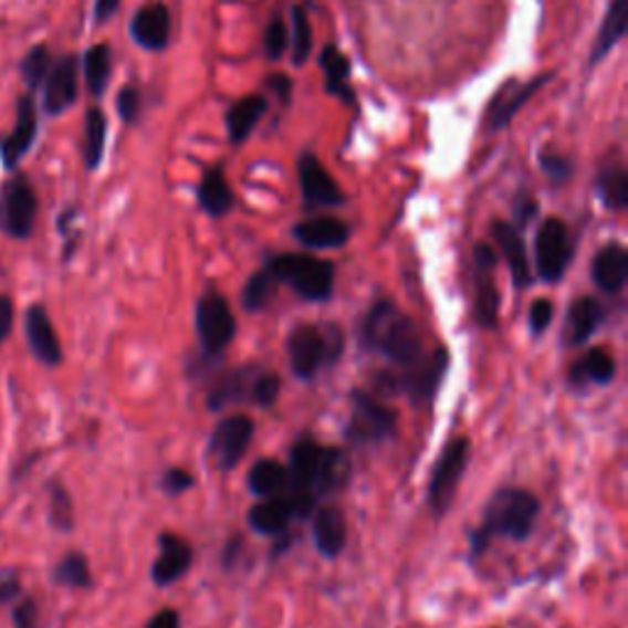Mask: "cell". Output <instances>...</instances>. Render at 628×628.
<instances>
[{"label":"cell","instance_id":"f5cc1de1","mask_svg":"<svg viewBox=\"0 0 628 628\" xmlns=\"http://www.w3.org/2000/svg\"><path fill=\"white\" fill-rule=\"evenodd\" d=\"M15 322V305L8 295H0V346L8 339V334L13 332Z\"/></svg>","mask_w":628,"mask_h":628},{"label":"cell","instance_id":"7bdbcfd3","mask_svg":"<svg viewBox=\"0 0 628 628\" xmlns=\"http://www.w3.org/2000/svg\"><path fill=\"white\" fill-rule=\"evenodd\" d=\"M280 398V378L271 371H258L251 386V402L258 408H273Z\"/></svg>","mask_w":628,"mask_h":628},{"label":"cell","instance_id":"7dc6e473","mask_svg":"<svg viewBox=\"0 0 628 628\" xmlns=\"http://www.w3.org/2000/svg\"><path fill=\"white\" fill-rule=\"evenodd\" d=\"M553 317H555V305H553V302L545 300V297L535 300L533 305H531V312H528V324H531L533 336H543L547 332L550 324H553Z\"/></svg>","mask_w":628,"mask_h":628},{"label":"cell","instance_id":"8d00e7d4","mask_svg":"<svg viewBox=\"0 0 628 628\" xmlns=\"http://www.w3.org/2000/svg\"><path fill=\"white\" fill-rule=\"evenodd\" d=\"M111 48L108 44H94L92 50L84 54V76H86V86L96 98L104 96L108 78H111Z\"/></svg>","mask_w":628,"mask_h":628},{"label":"cell","instance_id":"d590c367","mask_svg":"<svg viewBox=\"0 0 628 628\" xmlns=\"http://www.w3.org/2000/svg\"><path fill=\"white\" fill-rule=\"evenodd\" d=\"M106 133H108V123H106L104 111L101 108L88 111L86 128H84V163L88 170H96L101 160H104Z\"/></svg>","mask_w":628,"mask_h":628},{"label":"cell","instance_id":"5bb4252c","mask_svg":"<svg viewBox=\"0 0 628 628\" xmlns=\"http://www.w3.org/2000/svg\"><path fill=\"white\" fill-rule=\"evenodd\" d=\"M25 336L32 356L44 366H60L64 362L60 334L54 329L50 312L44 305H32L25 312Z\"/></svg>","mask_w":628,"mask_h":628},{"label":"cell","instance_id":"836d02e7","mask_svg":"<svg viewBox=\"0 0 628 628\" xmlns=\"http://www.w3.org/2000/svg\"><path fill=\"white\" fill-rule=\"evenodd\" d=\"M287 486V469L275 459H261L249 471V489L253 496L268 499L283 493Z\"/></svg>","mask_w":628,"mask_h":628},{"label":"cell","instance_id":"ee69618b","mask_svg":"<svg viewBox=\"0 0 628 628\" xmlns=\"http://www.w3.org/2000/svg\"><path fill=\"white\" fill-rule=\"evenodd\" d=\"M287 44H290V32H287L285 20L280 18V15H273L271 25H268V32H265V54H268V60L278 62L285 54Z\"/></svg>","mask_w":628,"mask_h":628},{"label":"cell","instance_id":"f6af8a7d","mask_svg":"<svg viewBox=\"0 0 628 628\" xmlns=\"http://www.w3.org/2000/svg\"><path fill=\"white\" fill-rule=\"evenodd\" d=\"M541 170L545 172V177L550 179L553 185H565L569 182L572 177V165L565 155H557L553 150H543L541 155Z\"/></svg>","mask_w":628,"mask_h":628},{"label":"cell","instance_id":"277c9868","mask_svg":"<svg viewBox=\"0 0 628 628\" xmlns=\"http://www.w3.org/2000/svg\"><path fill=\"white\" fill-rule=\"evenodd\" d=\"M278 283H287L302 300L327 302L334 293V265L307 253H283L268 261Z\"/></svg>","mask_w":628,"mask_h":628},{"label":"cell","instance_id":"f546056e","mask_svg":"<svg viewBox=\"0 0 628 628\" xmlns=\"http://www.w3.org/2000/svg\"><path fill=\"white\" fill-rule=\"evenodd\" d=\"M352 477V462L349 454L336 447H322L317 477H314V496H324V493H334L346 486Z\"/></svg>","mask_w":628,"mask_h":628},{"label":"cell","instance_id":"8992f818","mask_svg":"<svg viewBox=\"0 0 628 628\" xmlns=\"http://www.w3.org/2000/svg\"><path fill=\"white\" fill-rule=\"evenodd\" d=\"M471 454V442L467 437H457V440L447 442L440 459L432 469L430 484H428V506L440 519L452 509L459 481H462Z\"/></svg>","mask_w":628,"mask_h":628},{"label":"cell","instance_id":"ba28073f","mask_svg":"<svg viewBox=\"0 0 628 628\" xmlns=\"http://www.w3.org/2000/svg\"><path fill=\"white\" fill-rule=\"evenodd\" d=\"M195 322L201 349L209 356H219L229 349V344L236 336V317L227 297L217 293V290H209V293L201 295L197 302Z\"/></svg>","mask_w":628,"mask_h":628},{"label":"cell","instance_id":"3957f363","mask_svg":"<svg viewBox=\"0 0 628 628\" xmlns=\"http://www.w3.org/2000/svg\"><path fill=\"white\" fill-rule=\"evenodd\" d=\"M344 349V334L339 327L322 332L314 324H300L287 336L290 368L300 380H312L322 371V366L339 362Z\"/></svg>","mask_w":628,"mask_h":628},{"label":"cell","instance_id":"1f68e13d","mask_svg":"<svg viewBox=\"0 0 628 628\" xmlns=\"http://www.w3.org/2000/svg\"><path fill=\"white\" fill-rule=\"evenodd\" d=\"M268 111V101L263 96H245L229 108L227 114V130L233 145H241L251 138L253 128L261 123Z\"/></svg>","mask_w":628,"mask_h":628},{"label":"cell","instance_id":"ffe728a7","mask_svg":"<svg viewBox=\"0 0 628 628\" xmlns=\"http://www.w3.org/2000/svg\"><path fill=\"white\" fill-rule=\"evenodd\" d=\"M293 236L302 245H307V249L329 251V249H342V245L349 243L352 229L346 227L342 219L314 217L307 221H300L293 229Z\"/></svg>","mask_w":628,"mask_h":628},{"label":"cell","instance_id":"cb8c5ba5","mask_svg":"<svg viewBox=\"0 0 628 628\" xmlns=\"http://www.w3.org/2000/svg\"><path fill=\"white\" fill-rule=\"evenodd\" d=\"M553 78V74H541L535 76L533 82H525V84H511L509 86V94H501L496 101H493V106L489 108V128L491 130H503L513 121V116L519 114V111L528 104V101L541 92V88Z\"/></svg>","mask_w":628,"mask_h":628},{"label":"cell","instance_id":"9a60e30c","mask_svg":"<svg viewBox=\"0 0 628 628\" xmlns=\"http://www.w3.org/2000/svg\"><path fill=\"white\" fill-rule=\"evenodd\" d=\"M130 38L143 50L160 52L172 38V15L163 3L143 6L130 20Z\"/></svg>","mask_w":628,"mask_h":628},{"label":"cell","instance_id":"4fadbf2b","mask_svg":"<svg viewBox=\"0 0 628 628\" xmlns=\"http://www.w3.org/2000/svg\"><path fill=\"white\" fill-rule=\"evenodd\" d=\"M297 175L302 185V195H305L307 207H339L344 205V192L334 177L327 172L317 155L305 153L297 163Z\"/></svg>","mask_w":628,"mask_h":628},{"label":"cell","instance_id":"484cf974","mask_svg":"<svg viewBox=\"0 0 628 628\" xmlns=\"http://www.w3.org/2000/svg\"><path fill=\"white\" fill-rule=\"evenodd\" d=\"M255 374H258L255 366H243V368H236V371H229L221 378H217L207 396L209 410H221V408L231 406V402L251 400V386H253Z\"/></svg>","mask_w":628,"mask_h":628},{"label":"cell","instance_id":"681fc988","mask_svg":"<svg viewBox=\"0 0 628 628\" xmlns=\"http://www.w3.org/2000/svg\"><path fill=\"white\" fill-rule=\"evenodd\" d=\"M38 619L40 611L35 599L25 597L13 604V628H38Z\"/></svg>","mask_w":628,"mask_h":628},{"label":"cell","instance_id":"4316f807","mask_svg":"<svg viewBox=\"0 0 628 628\" xmlns=\"http://www.w3.org/2000/svg\"><path fill=\"white\" fill-rule=\"evenodd\" d=\"M628 30V0H611V6L604 15V22L599 28L597 42L589 52V66H597L609 57V52L619 44Z\"/></svg>","mask_w":628,"mask_h":628},{"label":"cell","instance_id":"7402d4cb","mask_svg":"<svg viewBox=\"0 0 628 628\" xmlns=\"http://www.w3.org/2000/svg\"><path fill=\"white\" fill-rule=\"evenodd\" d=\"M322 447L314 440H300L290 450V467L287 469V486L285 493H305L314 496V477H317ZM317 499V496H314Z\"/></svg>","mask_w":628,"mask_h":628},{"label":"cell","instance_id":"ac0fdd59","mask_svg":"<svg viewBox=\"0 0 628 628\" xmlns=\"http://www.w3.org/2000/svg\"><path fill=\"white\" fill-rule=\"evenodd\" d=\"M491 236H493V241L499 243L503 258H506L513 285L519 290L528 287L533 283V273H531L528 249H525L521 229H515V223H509V221H493Z\"/></svg>","mask_w":628,"mask_h":628},{"label":"cell","instance_id":"5b68a950","mask_svg":"<svg viewBox=\"0 0 628 628\" xmlns=\"http://www.w3.org/2000/svg\"><path fill=\"white\" fill-rule=\"evenodd\" d=\"M398 415L393 408L384 406L378 398L366 390L352 393V418L346 422L344 437L346 442L356 447L362 444H378L390 440L396 435Z\"/></svg>","mask_w":628,"mask_h":628},{"label":"cell","instance_id":"60d3db41","mask_svg":"<svg viewBox=\"0 0 628 628\" xmlns=\"http://www.w3.org/2000/svg\"><path fill=\"white\" fill-rule=\"evenodd\" d=\"M50 523L62 533H70L74 528V501L60 481H54L50 486Z\"/></svg>","mask_w":628,"mask_h":628},{"label":"cell","instance_id":"e575fe53","mask_svg":"<svg viewBox=\"0 0 628 628\" xmlns=\"http://www.w3.org/2000/svg\"><path fill=\"white\" fill-rule=\"evenodd\" d=\"M597 189L604 207L611 211H624L628 205V175L624 165L616 163L604 167L597 179Z\"/></svg>","mask_w":628,"mask_h":628},{"label":"cell","instance_id":"44dd1931","mask_svg":"<svg viewBox=\"0 0 628 628\" xmlns=\"http://www.w3.org/2000/svg\"><path fill=\"white\" fill-rule=\"evenodd\" d=\"M604 317H607V312H604L599 300L577 297L567 310L565 327H563V342L567 346L587 344L592 336L597 334V329L601 327Z\"/></svg>","mask_w":628,"mask_h":628},{"label":"cell","instance_id":"8fae6325","mask_svg":"<svg viewBox=\"0 0 628 628\" xmlns=\"http://www.w3.org/2000/svg\"><path fill=\"white\" fill-rule=\"evenodd\" d=\"M572 261V239L563 219L550 217L535 236V268L545 283H559Z\"/></svg>","mask_w":628,"mask_h":628},{"label":"cell","instance_id":"d6a6232c","mask_svg":"<svg viewBox=\"0 0 628 628\" xmlns=\"http://www.w3.org/2000/svg\"><path fill=\"white\" fill-rule=\"evenodd\" d=\"M616 378V362L609 352L604 349H589L579 362L572 366L569 371V384H597V386H609Z\"/></svg>","mask_w":628,"mask_h":628},{"label":"cell","instance_id":"d4e9b609","mask_svg":"<svg viewBox=\"0 0 628 628\" xmlns=\"http://www.w3.org/2000/svg\"><path fill=\"white\" fill-rule=\"evenodd\" d=\"M346 519L344 513L336 506H324L314 513L312 521V537L314 547L320 550V555L327 559H334L342 555V550L346 547Z\"/></svg>","mask_w":628,"mask_h":628},{"label":"cell","instance_id":"c3c4849f","mask_svg":"<svg viewBox=\"0 0 628 628\" xmlns=\"http://www.w3.org/2000/svg\"><path fill=\"white\" fill-rule=\"evenodd\" d=\"M140 106H143V98L140 92L136 86H123L118 101H116V108H118V116L126 121V123H136L140 116Z\"/></svg>","mask_w":628,"mask_h":628},{"label":"cell","instance_id":"f1b7e54d","mask_svg":"<svg viewBox=\"0 0 628 628\" xmlns=\"http://www.w3.org/2000/svg\"><path fill=\"white\" fill-rule=\"evenodd\" d=\"M197 201L199 207L207 211L209 217L221 219L227 217L236 205L233 189L229 185L227 175H223L221 167H211V170L201 177L199 189H197Z\"/></svg>","mask_w":628,"mask_h":628},{"label":"cell","instance_id":"83f0119b","mask_svg":"<svg viewBox=\"0 0 628 628\" xmlns=\"http://www.w3.org/2000/svg\"><path fill=\"white\" fill-rule=\"evenodd\" d=\"M290 521H295V513L285 493L268 496L249 511V525L261 535H280L287 528Z\"/></svg>","mask_w":628,"mask_h":628},{"label":"cell","instance_id":"2e32d148","mask_svg":"<svg viewBox=\"0 0 628 628\" xmlns=\"http://www.w3.org/2000/svg\"><path fill=\"white\" fill-rule=\"evenodd\" d=\"M195 563V550L185 537L163 533L160 535V555H157L150 577L157 587H170L182 579Z\"/></svg>","mask_w":628,"mask_h":628},{"label":"cell","instance_id":"30bf717a","mask_svg":"<svg viewBox=\"0 0 628 628\" xmlns=\"http://www.w3.org/2000/svg\"><path fill=\"white\" fill-rule=\"evenodd\" d=\"M471 263H474V320L479 327L496 329L501 314V295L496 285L499 255L493 245L477 243Z\"/></svg>","mask_w":628,"mask_h":628},{"label":"cell","instance_id":"db71d44e","mask_svg":"<svg viewBox=\"0 0 628 628\" xmlns=\"http://www.w3.org/2000/svg\"><path fill=\"white\" fill-rule=\"evenodd\" d=\"M271 88L275 92V96L283 101L285 106L290 104V98H293V78H287L285 74L271 76Z\"/></svg>","mask_w":628,"mask_h":628},{"label":"cell","instance_id":"4dcf8cb0","mask_svg":"<svg viewBox=\"0 0 628 628\" xmlns=\"http://www.w3.org/2000/svg\"><path fill=\"white\" fill-rule=\"evenodd\" d=\"M320 64L324 70V76H327V92L334 98L346 101V104H356V94L349 86V76H352L349 57H346L336 44H327L320 54Z\"/></svg>","mask_w":628,"mask_h":628},{"label":"cell","instance_id":"f35d334b","mask_svg":"<svg viewBox=\"0 0 628 628\" xmlns=\"http://www.w3.org/2000/svg\"><path fill=\"white\" fill-rule=\"evenodd\" d=\"M278 285L280 283L275 280V275L268 271V268L253 273L251 280H249V285H245V290H243V307L249 312L265 310L268 305H271V300L275 297Z\"/></svg>","mask_w":628,"mask_h":628},{"label":"cell","instance_id":"680465c9","mask_svg":"<svg viewBox=\"0 0 628 628\" xmlns=\"http://www.w3.org/2000/svg\"><path fill=\"white\" fill-rule=\"evenodd\" d=\"M241 550H243V541H241V537H231L229 545H227V553H223V567L231 569L236 563H239Z\"/></svg>","mask_w":628,"mask_h":628},{"label":"cell","instance_id":"9c48e42d","mask_svg":"<svg viewBox=\"0 0 628 628\" xmlns=\"http://www.w3.org/2000/svg\"><path fill=\"white\" fill-rule=\"evenodd\" d=\"M447 368H450V354L442 346L430 354L422 352L412 364L402 366L398 376H393L396 378V390L408 393L415 406L432 402L447 376Z\"/></svg>","mask_w":628,"mask_h":628},{"label":"cell","instance_id":"74e56055","mask_svg":"<svg viewBox=\"0 0 628 628\" xmlns=\"http://www.w3.org/2000/svg\"><path fill=\"white\" fill-rule=\"evenodd\" d=\"M54 582L70 589H88L92 587V567L82 553H70L60 559L54 567Z\"/></svg>","mask_w":628,"mask_h":628},{"label":"cell","instance_id":"816d5d0a","mask_svg":"<svg viewBox=\"0 0 628 628\" xmlns=\"http://www.w3.org/2000/svg\"><path fill=\"white\" fill-rule=\"evenodd\" d=\"M535 214H537V201L533 199V197H519L515 199V207H513V217H515V221H519V227L515 229H525L528 227V223L535 219Z\"/></svg>","mask_w":628,"mask_h":628},{"label":"cell","instance_id":"f907efd6","mask_svg":"<svg viewBox=\"0 0 628 628\" xmlns=\"http://www.w3.org/2000/svg\"><path fill=\"white\" fill-rule=\"evenodd\" d=\"M20 592H22V585H20L18 572H3V575H0V607L15 604Z\"/></svg>","mask_w":628,"mask_h":628},{"label":"cell","instance_id":"7a4b0ae2","mask_svg":"<svg viewBox=\"0 0 628 628\" xmlns=\"http://www.w3.org/2000/svg\"><path fill=\"white\" fill-rule=\"evenodd\" d=\"M541 515V501L531 491L506 486L499 489L486 503L484 523L479 525L489 537H511V541H525L535 528Z\"/></svg>","mask_w":628,"mask_h":628},{"label":"cell","instance_id":"7c38bea8","mask_svg":"<svg viewBox=\"0 0 628 628\" xmlns=\"http://www.w3.org/2000/svg\"><path fill=\"white\" fill-rule=\"evenodd\" d=\"M253 420L249 415H231L221 420L209 440V457L221 471H231L241 464L253 440Z\"/></svg>","mask_w":628,"mask_h":628},{"label":"cell","instance_id":"6f0895ef","mask_svg":"<svg viewBox=\"0 0 628 628\" xmlns=\"http://www.w3.org/2000/svg\"><path fill=\"white\" fill-rule=\"evenodd\" d=\"M121 8V0H96V8H94V18L96 22H106L118 13Z\"/></svg>","mask_w":628,"mask_h":628},{"label":"cell","instance_id":"11a10c76","mask_svg":"<svg viewBox=\"0 0 628 628\" xmlns=\"http://www.w3.org/2000/svg\"><path fill=\"white\" fill-rule=\"evenodd\" d=\"M145 628H179V614L175 609L157 611Z\"/></svg>","mask_w":628,"mask_h":628},{"label":"cell","instance_id":"ab89813d","mask_svg":"<svg viewBox=\"0 0 628 628\" xmlns=\"http://www.w3.org/2000/svg\"><path fill=\"white\" fill-rule=\"evenodd\" d=\"M293 15V32H290V44H293V64L302 66L312 54V25L307 18V10L302 6H295L290 10Z\"/></svg>","mask_w":628,"mask_h":628},{"label":"cell","instance_id":"bcb514c9","mask_svg":"<svg viewBox=\"0 0 628 628\" xmlns=\"http://www.w3.org/2000/svg\"><path fill=\"white\" fill-rule=\"evenodd\" d=\"M160 484H163V491L167 493V496H182V493L192 489V486L197 484V481H195L192 474H189L187 469L172 467V469L165 471Z\"/></svg>","mask_w":628,"mask_h":628},{"label":"cell","instance_id":"d6986e66","mask_svg":"<svg viewBox=\"0 0 628 628\" xmlns=\"http://www.w3.org/2000/svg\"><path fill=\"white\" fill-rule=\"evenodd\" d=\"M38 136V108L32 96H22L18 101V121L10 136L0 140V157H3L6 167H15L20 157L25 155Z\"/></svg>","mask_w":628,"mask_h":628},{"label":"cell","instance_id":"9f6ffc18","mask_svg":"<svg viewBox=\"0 0 628 628\" xmlns=\"http://www.w3.org/2000/svg\"><path fill=\"white\" fill-rule=\"evenodd\" d=\"M491 545V537L477 528V531H471L469 533V547H471V557H479V555H484L486 553V547Z\"/></svg>","mask_w":628,"mask_h":628},{"label":"cell","instance_id":"6da1fadb","mask_svg":"<svg viewBox=\"0 0 628 628\" xmlns=\"http://www.w3.org/2000/svg\"><path fill=\"white\" fill-rule=\"evenodd\" d=\"M362 336L366 349L388 358V362L398 368L412 364L415 358L422 354L420 336L412 320L393 305L390 300H378L376 305L368 310Z\"/></svg>","mask_w":628,"mask_h":628},{"label":"cell","instance_id":"52a82bcc","mask_svg":"<svg viewBox=\"0 0 628 628\" xmlns=\"http://www.w3.org/2000/svg\"><path fill=\"white\" fill-rule=\"evenodd\" d=\"M38 221V195L28 177H10L0 189V229L10 239L25 241L35 231Z\"/></svg>","mask_w":628,"mask_h":628},{"label":"cell","instance_id":"e0dca14e","mask_svg":"<svg viewBox=\"0 0 628 628\" xmlns=\"http://www.w3.org/2000/svg\"><path fill=\"white\" fill-rule=\"evenodd\" d=\"M44 82V111L50 116H60L70 108L78 94V62L76 57H62L50 66Z\"/></svg>","mask_w":628,"mask_h":628},{"label":"cell","instance_id":"b9f144b4","mask_svg":"<svg viewBox=\"0 0 628 628\" xmlns=\"http://www.w3.org/2000/svg\"><path fill=\"white\" fill-rule=\"evenodd\" d=\"M50 66H52L50 50L44 48V44H38V48H32L28 52V57L22 60V76H25V82L30 86H40L44 82V76H48Z\"/></svg>","mask_w":628,"mask_h":628},{"label":"cell","instance_id":"603a6c76","mask_svg":"<svg viewBox=\"0 0 628 628\" xmlns=\"http://www.w3.org/2000/svg\"><path fill=\"white\" fill-rule=\"evenodd\" d=\"M592 278L599 290L609 295L621 293L628 278V251L621 243H607L594 255Z\"/></svg>","mask_w":628,"mask_h":628}]
</instances>
